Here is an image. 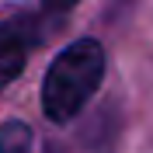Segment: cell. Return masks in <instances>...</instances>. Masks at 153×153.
Here are the masks:
<instances>
[{
  "label": "cell",
  "mask_w": 153,
  "mask_h": 153,
  "mask_svg": "<svg viewBox=\"0 0 153 153\" xmlns=\"http://www.w3.org/2000/svg\"><path fill=\"white\" fill-rule=\"evenodd\" d=\"M105 76V49L94 38H80L73 45H66L52 59V66L42 84V108L52 122H66L80 108L87 105V97L97 91Z\"/></svg>",
  "instance_id": "cell-1"
},
{
  "label": "cell",
  "mask_w": 153,
  "mask_h": 153,
  "mask_svg": "<svg viewBox=\"0 0 153 153\" xmlns=\"http://www.w3.org/2000/svg\"><path fill=\"white\" fill-rule=\"evenodd\" d=\"M38 38H42V31L35 25V14H25V10L0 14V87H7L25 70L28 49Z\"/></svg>",
  "instance_id": "cell-2"
},
{
  "label": "cell",
  "mask_w": 153,
  "mask_h": 153,
  "mask_svg": "<svg viewBox=\"0 0 153 153\" xmlns=\"http://www.w3.org/2000/svg\"><path fill=\"white\" fill-rule=\"evenodd\" d=\"M31 132L21 122H4L0 125V153H28Z\"/></svg>",
  "instance_id": "cell-3"
},
{
  "label": "cell",
  "mask_w": 153,
  "mask_h": 153,
  "mask_svg": "<svg viewBox=\"0 0 153 153\" xmlns=\"http://www.w3.org/2000/svg\"><path fill=\"white\" fill-rule=\"evenodd\" d=\"M45 4V10H52V14H59V10H70L76 4V0H42Z\"/></svg>",
  "instance_id": "cell-4"
}]
</instances>
